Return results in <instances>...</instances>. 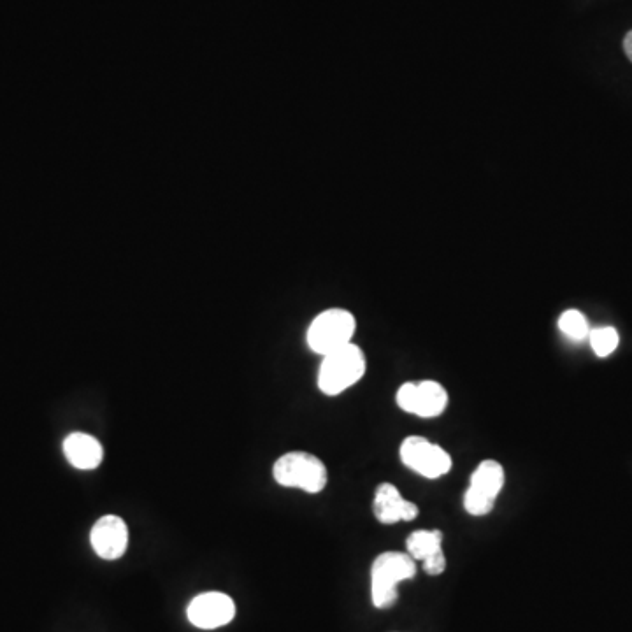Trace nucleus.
Wrapping results in <instances>:
<instances>
[{"label": "nucleus", "instance_id": "20e7f679", "mask_svg": "<svg viewBox=\"0 0 632 632\" xmlns=\"http://www.w3.org/2000/svg\"><path fill=\"white\" fill-rule=\"evenodd\" d=\"M355 329L357 322L350 311L341 308L327 309L311 322L306 339L309 348L324 357L327 353L350 345Z\"/></svg>", "mask_w": 632, "mask_h": 632}, {"label": "nucleus", "instance_id": "f257e3e1", "mask_svg": "<svg viewBox=\"0 0 632 632\" xmlns=\"http://www.w3.org/2000/svg\"><path fill=\"white\" fill-rule=\"evenodd\" d=\"M417 561L408 552H383L371 566V599L374 608L387 610L397 603L399 583L413 580Z\"/></svg>", "mask_w": 632, "mask_h": 632}, {"label": "nucleus", "instance_id": "2eb2a0df", "mask_svg": "<svg viewBox=\"0 0 632 632\" xmlns=\"http://www.w3.org/2000/svg\"><path fill=\"white\" fill-rule=\"evenodd\" d=\"M422 568L425 573L431 576H439L441 573H445L446 569V557L445 552H438L427 557L425 561H422Z\"/></svg>", "mask_w": 632, "mask_h": 632}, {"label": "nucleus", "instance_id": "423d86ee", "mask_svg": "<svg viewBox=\"0 0 632 632\" xmlns=\"http://www.w3.org/2000/svg\"><path fill=\"white\" fill-rule=\"evenodd\" d=\"M399 457L404 466L427 480H438L452 471V457L443 446L424 436H408L401 443Z\"/></svg>", "mask_w": 632, "mask_h": 632}, {"label": "nucleus", "instance_id": "1a4fd4ad", "mask_svg": "<svg viewBox=\"0 0 632 632\" xmlns=\"http://www.w3.org/2000/svg\"><path fill=\"white\" fill-rule=\"evenodd\" d=\"M90 543L94 552L104 561L120 559L129 546L127 522L118 515H104L92 527Z\"/></svg>", "mask_w": 632, "mask_h": 632}, {"label": "nucleus", "instance_id": "dca6fc26", "mask_svg": "<svg viewBox=\"0 0 632 632\" xmlns=\"http://www.w3.org/2000/svg\"><path fill=\"white\" fill-rule=\"evenodd\" d=\"M624 50L625 55H627V57H629V60H631L632 62V30L631 32H629V34H627V36H625Z\"/></svg>", "mask_w": 632, "mask_h": 632}, {"label": "nucleus", "instance_id": "f8f14e48", "mask_svg": "<svg viewBox=\"0 0 632 632\" xmlns=\"http://www.w3.org/2000/svg\"><path fill=\"white\" fill-rule=\"evenodd\" d=\"M443 532L438 529H420L411 532L406 539V552L417 562H422L434 553L443 552Z\"/></svg>", "mask_w": 632, "mask_h": 632}, {"label": "nucleus", "instance_id": "4468645a", "mask_svg": "<svg viewBox=\"0 0 632 632\" xmlns=\"http://www.w3.org/2000/svg\"><path fill=\"white\" fill-rule=\"evenodd\" d=\"M589 339L592 350L601 359L610 357L611 353L617 350L618 343H620L617 329H613V327L594 329V331H590Z\"/></svg>", "mask_w": 632, "mask_h": 632}, {"label": "nucleus", "instance_id": "9b49d317", "mask_svg": "<svg viewBox=\"0 0 632 632\" xmlns=\"http://www.w3.org/2000/svg\"><path fill=\"white\" fill-rule=\"evenodd\" d=\"M64 455L72 467L81 471H94L102 464L104 448L92 434L72 432L64 439Z\"/></svg>", "mask_w": 632, "mask_h": 632}, {"label": "nucleus", "instance_id": "f03ea898", "mask_svg": "<svg viewBox=\"0 0 632 632\" xmlns=\"http://www.w3.org/2000/svg\"><path fill=\"white\" fill-rule=\"evenodd\" d=\"M366 369V355L359 346L350 343L324 355L318 369V388L329 397L343 394L362 380Z\"/></svg>", "mask_w": 632, "mask_h": 632}, {"label": "nucleus", "instance_id": "0eeeda50", "mask_svg": "<svg viewBox=\"0 0 632 632\" xmlns=\"http://www.w3.org/2000/svg\"><path fill=\"white\" fill-rule=\"evenodd\" d=\"M395 403L418 418H438L448 406V392L438 381H408L397 390Z\"/></svg>", "mask_w": 632, "mask_h": 632}, {"label": "nucleus", "instance_id": "ddd939ff", "mask_svg": "<svg viewBox=\"0 0 632 632\" xmlns=\"http://www.w3.org/2000/svg\"><path fill=\"white\" fill-rule=\"evenodd\" d=\"M559 329L566 338L575 343H582L585 339H589V322L578 309H568L562 313L559 318Z\"/></svg>", "mask_w": 632, "mask_h": 632}, {"label": "nucleus", "instance_id": "7ed1b4c3", "mask_svg": "<svg viewBox=\"0 0 632 632\" xmlns=\"http://www.w3.org/2000/svg\"><path fill=\"white\" fill-rule=\"evenodd\" d=\"M273 478L281 487L320 494L329 482V471L324 460L313 453L288 452L274 462Z\"/></svg>", "mask_w": 632, "mask_h": 632}, {"label": "nucleus", "instance_id": "9d476101", "mask_svg": "<svg viewBox=\"0 0 632 632\" xmlns=\"http://www.w3.org/2000/svg\"><path fill=\"white\" fill-rule=\"evenodd\" d=\"M374 517L380 524L394 525L411 522L418 517V506L401 496L394 483H381L374 492Z\"/></svg>", "mask_w": 632, "mask_h": 632}, {"label": "nucleus", "instance_id": "39448f33", "mask_svg": "<svg viewBox=\"0 0 632 632\" xmlns=\"http://www.w3.org/2000/svg\"><path fill=\"white\" fill-rule=\"evenodd\" d=\"M506 473L501 462L487 459L480 462L469 478L464 494V510L471 517H485L496 506L497 497L503 492Z\"/></svg>", "mask_w": 632, "mask_h": 632}, {"label": "nucleus", "instance_id": "6e6552de", "mask_svg": "<svg viewBox=\"0 0 632 632\" xmlns=\"http://www.w3.org/2000/svg\"><path fill=\"white\" fill-rule=\"evenodd\" d=\"M190 624L211 631L230 624L236 617V603L223 592H204L194 597L187 608Z\"/></svg>", "mask_w": 632, "mask_h": 632}]
</instances>
